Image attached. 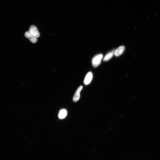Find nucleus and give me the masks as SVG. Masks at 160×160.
<instances>
[{
	"mask_svg": "<svg viewBox=\"0 0 160 160\" xmlns=\"http://www.w3.org/2000/svg\"><path fill=\"white\" fill-rule=\"evenodd\" d=\"M83 88V86H80L77 90L73 98V101L77 102L79 100L80 98V92Z\"/></svg>",
	"mask_w": 160,
	"mask_h": 160,
	"instance_id": "20e7f679",
	"label": "nucleus"
},
{
	"mask_svg": "<svg viewBox=\"0 0 160 160\" xmlns=\"http://www.w3.org/2000/svg\"><path fill=\"white\" fill-rule=\"evenodd\" d=\"M24 35L25 37L28 39L32 43H35L37 42V38L32 35L29 31L26 32Z\"/></svg>",
	"mask_w": 160,
	"mask_h": 160,
	"instance_id": "7ed1b4c3",
	"label": "nucleus"
},
{
	"mask_svg": "<svg viewBox=\"0 0 160 160\" xmlns=\"http://www.w3.org/2000/svg\"><path fill=\"white\" fill-rule=\"evenodd\" d=\"M29 31L32 35L37 38L40 36V35L37 28L34 25H32L30 27Z\"/></svg>",
	"mask_w": 160,
	"mask_h": 160,
	"instance_id": "f03ea898",
	"label": "nucleus"
},
{
	"mask_svg": "<svg viewBox=\"0 0 160 160\" xmlns=\"http://www.w3.org/2000/svg\"><path fill=\"white\" fill-rule=\"evenodd\" d=\"M93 78L92 74L91 72H88L86 76L84 81L85 85L89 84Z\"/></svg>",
	"mask_w": 160,
	"mask_h": 160,
	"instance_id": "423d86ee",
	"label": "nucleus"
},
{
	"mask_svg": "<svg viewBox=\"0 0 160 160\" xmlns=\"http://www.w3.org/2000/svg\"><path fill=\"white\" fill-rule=\"evenodd\" d=\"M103 55L100 54L96 55L92 59V63L93 67H98L100 64L103 58Z\"/></svg>",
	"mask_w": 160,
	"mask_h": 160,
	"instance_id": "f257e3e1",
	"label": "nucleus"
},
{
	"mask_svg": "<svg viewBox=\"0 0 160 160\" xmlns=\"http://www.w3.org/2000/svg\"><path fill=\"white\" fill-rule=\"evenodd\" d=\"M125 50V47L124 46H121L118 48L117 49L114 50V55L116 57H118L124 52Z\"/></svg>",
	"mask_w": 160,
	"mask_h": 160,
	"instance_id": "39448f33",
	"label": "nucleus"
},
{
	"mask_svg": "<svg viewBox=\"0 0 160 160\" xmlns=\"http://www.w3.org/2000/svg\"><path fill=\"white\" fill-rule=\"evenodd\" d=\"M67 114V112L66 110L63 109L60 110L58 114V117L60 119L65 118Z\"/></svg>",
	"mask_w": 160,
	"mask_h": 160,
	"instance_id": "0eeeda50",
	"label": "nucleus"
},
{
	"mask_svg": "<svg viewBox=\"0 0 160 160\" xmlns=\"http://www.w3.org/2000/svg\"><path fill=\"white\" fill-rule=\"evenodd\" d=\"M114 50L108 53L105 57L103 60L107 61L110 59L114 55Z\"/></svg>",
	"mask_w": 160,
	"mask_h": 160,
	"instance_id": "6e6552de",
	"label": "nucleus"
}]
</instances>
